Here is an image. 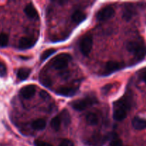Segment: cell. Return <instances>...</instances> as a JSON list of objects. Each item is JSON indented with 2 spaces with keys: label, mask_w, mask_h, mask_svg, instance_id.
<instances>
[{
  "label": "cell",
  "mask_w": 146,
  "mask_h": 146,
  "mask_svg": "<svg viewBox=\"0 0 146 146\" xmlns=\"http://www.w3.org/2000/svg\"><path fill=\"white\" fill-rule=\"evenodd\" d=\"M126 48L135 56V58L138 61L143 60L146 56V46L141 40L128 41L126 44Z\"/></svg>",
  "instance_id": "obj_1"
},
{
  "label": "cell",
  "mask_w": 146,
  "mask_h": 146,
  "mask_svg": "<svg viewBox=\"0 0 146 146\" xmlns=\"http://www.w3.org/2000/svg\"><path fill=\"white\" fill-rule=\"evenodd\" d=\"M96 104V99L94 97H86L83 99L76 100L71 103V106L77 111H82L86 109L88 106Z\"/></svg>",
  "instance_id": "obj_2"
},
{
  "label": "cell",
  "mask_w": 146,
  "mask_h": 146,
  "mask_svg": "<svg viewBox=\"0 0 146 146\" xmlns=\"http://www.w3.org/2000/svg\"><path fill=\"white\" fill-rule=\"evenodd\" d=\"M71 56L68 54H61L57 56L52 61V66L55 69L64 70L68 66L71 60Z\"/></svg>",
  "instance_id": "obj_3"
},
{
  "label": "cell",
  "mask_w": 146,
  "mask_h": 146,
  "mask_svg": "<svg viewBox=\"0 0 146 146\" xmlns=\"http://www.w3.org/2000/svg\"><path fill=\"white\" fill-rule=\"evenodd\" d=\"M93 47V37L92 36L85 35L81 38L79 44L80 51L83 55L88 56L91 53Z\"/></svg>",
  "instance_id": "obj_4"
},
{
  "label": "cell",
  "mask_w": 146,
  "mask_h": 146,
  "mask_svg": "<svg viewBox=\"0 0 146 146\" xmlns=\"http://www.w3.org/2000/svg\"><path fill=\"white\" fill-rule=\"evenodd\" d=\"M115 14V10L112 7L107 6L100 9L96 14V19L98 21H106L112 18Z\"/></svg>",
  "instance_id": "obj_5"
},
{
  "label": "cell",
  "mask_w": 146,
  "mask_h": 146,
  "mask_svg": "<svg viewBox=\"0 0 146 146\" xmlns=\"http://www.w3.org/2000/svg\"><path fill=\"white\" fill-rule=\"evenodd\" d=\"M124 65L123 63L115 61H110L106 63L104 68V74L106 75H109L112 73L121 70L123 68Z\"/></svg>",
  "instance_id": "obj_6"
},
{
  "label": "cell",
  "mask_w": 146,
  "mask_h": 146,
  "mask_svg": "<svg viewBox=\"0 0 146 146\" xmlns=\"http://www.w3.org/2000/svg\"><path fill=\"white\" fill-rule=\"evenodd\" d=\"M131 100L129 96H123L113 104L114 108H118L128 111L131 108Z\"/></svg>",
  "instance_id": "obj_7"
},
{
  "label": "cell",
  "mask_w": 146,
  "mask_h": 146,
  "mask_svg": "<svg viewBox=\"0 0 146 146\" xmlns=\"http://www.w3.org/2000/svg\"><path fill=\"white\" fill-rule=\"evenodd\" d=\"M36 94V86L34 85H29L24 86L20 90L19 94L24 99H30Z\"/></svg>",
  "instance_id": "obj_8"
},
{
  "label": "cell",
  "mask_w": 146,
  "mask_h": 146,
  "mask_svg": "<svg viewBox=\"0 0 146 146\" xmlns=\"http://www.w3.org/2000/svg\"><path fill=\"white\" fill-rule=\"evenodd\" d=\"M35 43V38L28 36L22 37L19 41V48L20 49H28L34 46Z\"/></svg>",
  "instance_id": "obj_9"
},
{
  "label": "cell",
  "mask_w": 146,
  "mask_h": 146,
  "mask_svg": "<svg viewBox=\"0 0 146 146\" xmlns=\"http://www.w3.org/2000/svg\"><path fill=\"white\" fill-rule=\"evenodd\" d=\"M24 13L29 18L31 19L38 20L39 19L38 11L31 3L26 6L24 8Z\"/></svg>",
  "instance_id": "obj_10"
},
{
  "label": "cell",
  "mask_w": 146,
  "mask_h": 146,
  "mask_svg": "<svg viewBox=\"0 0 146 146\" xmlns=\"http://www.w3.org/2000/svg\"><path fill=\"white\" fill-rule=\"evenodd\" d=\"M77 92V88H74V87H60L57 89L56 93L58 95L64 96H73L75 95Z\"/></svg>",
  "instance_id": "obj_11"
},
{
  "label": "cell",
  "mask_w": 146,
  "mask_h": 146,
  "mask_svg": "<svg viewBox=\"0 0 146 146\" xmlns=\"http://www.w3.org/2000/svg\"><path fill=\"white\" fill-rule=\"evenodd\" d=\"M106 138L105 136L100 135V134H95L93 135L89 140V144L93 146H102L105 143Z\"/></svg>",
  "instance_id": "obj_12"
},
{
  "label": "cell",
  "mask_w": 146,
  "mask_h": 146,
  "mask_svg": "<svg viewBox=\"0 0 146 146\" xmlns=\"http://www.w3.org/2000/svg\"><path fill=\"white\" fill-rule=\"evenodd\" d=\"M132 125L135 130L141 131L146 128V120L140 117H135L132 121Z\"/></svg>",
  "instance_id": "obj_13"
},
{
  "label": "cell",
  "mask_w": 146,
  "mask_h": 146,
  "mask_svg": "<svg viewBox=\"0 0 146 146\" xmlns=\"http://www.w3.org/2000/svg\"><path fill=\"white\" fill-rule=\"evenodd\" d=\"M127 116V111L121 108H114L113 111V117L114 119L117 121H122L123 120L125 119Z\"/></svg>",
  "instance_id": "obj_14"
},
{
  "label": "cell",
  "mask_w": 146,
  "mask_h": 146,
  "mask_svg": "<svg viewBox=\"0 0 146 146\" xmlns=\"http://www.w3.org/2000/svg\"><path fill=\"white\" fill-rule=\"evenodd\" d=\"M46 122L45 120L42 119V118L36 119L31 123V127L34 129L37 130V131L44 130L46 128Z\"/></svg>",
  "instance_id": "obj_15"
},
{
  "label": "cell",
  "mask_w": 146,
  "mask_h": 146,
  "mask_svg": "<svg viewBox=\"0 0 146 146\" xmlns=\"http://www.w3.org/2000/svg\"><path fill=\"white\" fill-rule=\"evenodd\" d=\"M86 121L88 125H96L98 123V115L94 113H88L86 116Z\"/></svg>",
  "instance_id": "obj_16"
},
{
  "label": "cell",
  "mask_w": 146,
  "mask_h": 146,
  "mask_svg": "<svg viewBox=\"0 0 146 146\" xmlns=\"http://www.w3.org/2000/svg\"><path fill=\"white\" fill-rule=\"evenodd\" d=\"M30 74H31V70L29 68H21L17 71V76L19 79L21 81H24L29 76Z\"/></svg>",
  "instance_id": "obj_17"
},
{
  "label": "cell",
  "mask_w": 146,
  "mask_h": 146,
  "mask_svg": "<svg viewBox=\"0 0 146 146\" xmlns=\"http://www.w3.org/2000/svg\"><path fill=\"white\" fill-rule=\"evenodd\" d=\"M71 18H72L73 21H75V22L81 23L86 19V15L83 11H78H78H76L75 12L72 14Z\"/></svg>",
  "instance_id": "obj_18"
},
{
  "label": "cell",
  "mask_w": 146,
  "mask_h": 146,
  "mask_svg": "<svg viewBox=\"0 0 146 146\" xmlns=\"http://www.w3.org/2000/svg\"><path fill=\"white\" fill-rule=\"evenodd\" d=\"M134 14V10L133 9L132 7L131 6H127L125 7V10L123 11V19H125V21H130V20L132 19L133 16Z\"/></svg>",
  "instance_id": "obj_19"
},
{
  "label": "cell",
  "mask_w": 146,
  "mask_h": 146,
  "mask_svg": "<svg viewBox=\"0 0 146 146\" xmlns=\"http://www.w3.org/2000/svg\"><path fill=\"white\" fill-rule=\"evenodd\" d=\"M60 118H61V121L66 126L68 125L71 123V116H70V114L66 110H64L61 113V115H60Z\"/></svg>",
  "instance_id": "obj_20"
},
{
  "label": "cell",
  "mask_w": 146,
  "mask_h": 146,
  "mask_svg": "<svg viewBox=\"0 0 146 146\" xmlns=\"http://www.w3.org/2000/svg\"><path fill=\"white\" fill-rule=\"evenodd\" d=\"M61 121L59 116H55L51 121V127L56 131H58L61 127Z\"/></svg>",
  "instance_id": "obj_21"
},
{
  "label": "cell",
  "mask_w": 146,
  "mask_h": 146,
  "mask_svg": "<svg viewBox=\"0 0 146 146\" xmlns=\"http://www.w3.org/2000/svg\"><path fill=\"white\" fill-rule=\"evenodd\" d=\"M40 81L44 86L47 87V88H51L52 86V81H51V78H48L46 76H41L40 77Z\"/></svg>",
  "instance_id": "obj_22"
},
{
  "label": "cell",
  "mask_w": 146,
  "mask_h": 146,
  "mask_svg": "<svg viewBox=\"0 0 146 146\" xmlns=\"http://www.w3.org/2000/svg\"><path fill=\"white\" fill-rule=\"evenodd\" d=\"M9 43V36L6 33L0 34V47L7 46Z\"/></svg>",
  "instance_id": "obj_23"
},
{
  "label": "cell",
  "mask_w": 146,
  "mask_h": 146,
  "mask_svg": "<svg viewBox=\"0 0 146 146\" xmlns=\"http://www.w3.org/2000/svg\"><path fill=\"white\" fill-rule=\"evenodd\" d=\"M56 51L55 49L54 48H50V49H47L46 51H44L42 53V54L41 55V61H44V60L47 59L50 56L52 55L53 54H54Z\"/></svg>",
  "instance_id": "obj_24"
},
{
  "label": "cell",
  "mask_w": 146,
  "mask_h": 146,
  "mask_svg": "<svg viewBox=\"0 0 146 146\" xmlns=\"http://www.w3.org/2000/svg\"><path fill=\"white\" fill-rule=\"evenodd\" d=\"M123 141L118 138H115L110 143L109 146H123Z\"/></svg>",
  "instance_id": "obj_25"
},
{
  "label": "cell",
  "mask_w": 146,
  "mask_h": 146,
  "mask_svg": "<svg viewBox=\"0 0 146 146\" xmlns=\"http://www.w3.org/2000/svg\"><path fill=\"white\" fill-rule=\"evenodd\" d=\"M7 73V67H6L5 64L4 63L1 62L0 61V76L2 77L6 76Z\"/></svg>",
  "instance_id": "obj_26"
},
{
  "label": "cell",
  "mask_w": 146,
  "mask_h": 146,
  "mask_svg": "<svg viewBox=\"0 0 146 146\" xmlns=\"http://www.w3.org/2000/svg\"><path fill=\"white\" fill-rule=\"evenodd\" d=\"M59 146H74V143L68 139L63 140L59 144Z\"/></svg>",
  "instance_id": "obj_27"
},
{
  "label": "cell",
  "mask_w": 146,
  "mask_h": 146,
  "mask_svg": "<svg viewBox=\"0 0 146 146\" xmlns=\"http://www.w3.org/2000/svg\"><path fill=\"white\" fill-rule=\"evenodd\" d=\"M34 145L35 146H53L50 143H48L46 142H44L42 141H34Z\"/></svg>",
  "instance_id": "obj_28"
},
{
  "label": "cell",
  "mask_w": 146,
  "mask_h": 146,
  "mask_svg": "<svg viewBox=\"0 0 146 146\" xmlns=\"http://www.w3.org/2000/svg\"><path fill=\"white\" fill-rule=\"evenodd\" d=\"M39 95H40V96H41V98H43V99L45 100V101H46V100H48L50 98L49 94H48V93H47L46 91H40Z\"/></svg>",
  "instance_id": "obj_29"
},
{
  "label": "cell",
  "mask_w": 146,
  "mask_h": 146,
  "mask_svg": "<svg viewBox=\"0 0 146 146\" xmlns=\"http://www.w3.org/2000/svg\"><path fill=\"white\" fill-rule=\"evenodd\" d=\"M60 76H61L62 78H67V77L69 76V73L67 71H62L61 73H60Z\"/></svg>",
  "instance_id": "obj_30"
},
{
  "label": "cell",
  "mask_w": 146,
  "mask_h": 146,
  "mask_svg": "<svg viewBox=\"0 0 146 146\" xmlns=\"http://www.w3.org/2000/svg\"><path fill=\"white\" fill-rule=\"evenodd\" d=\"M142 78H143V81H144V82H145V84H146V69L143 71V74H142Z\"/></svg>",
  "instance_id": "obj_31"
}]
</instances>
